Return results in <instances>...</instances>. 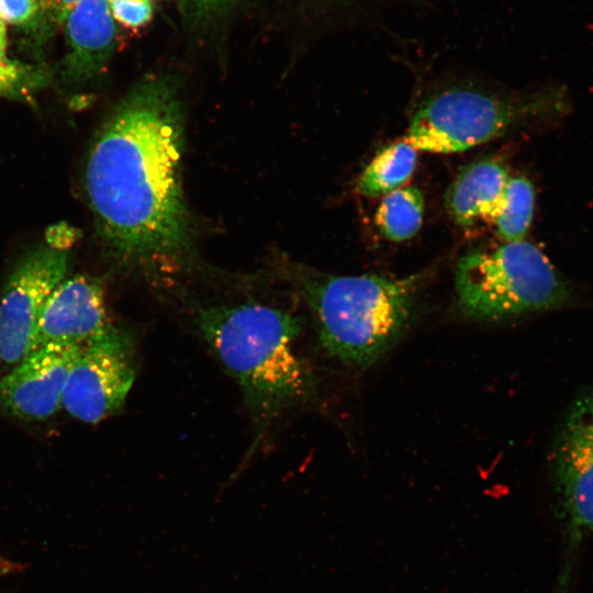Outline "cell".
<instances>
[{"mask_svg": "<svg viewBox=\"0 0 593 593\" xmlns=\"http://www.w3.org/2000/svg\"><path fill=\"white\" fill-rule=\"evenodd\" d=\"M182 110L175 87L148 79L99 130L85 183L99 233L121 262L176 268L191 253L181 186Z\"/></svg>", "mask_w": 593, "mask_h": 593, "instance_id": "obj_1", "label": "cell"}, {"mask_svg": "<svg viewBox=\"0 0 593 593\" xmlns=\"http://www.w3.org/2000/svg\"><path fill=\"white\" fill-rule=\"evenodd\" d=\"M195 323L238 382L257 438L313 392V373L294 350L302 328L298 316L260 303H243L203 307Z\"/></svg>", "mask_w": 593, "mask_h": 593, "instance_id": "obj_2", "label": "cell"}, {"mask_svg": "<svg viewBox=\"0 0 593 593\" xmlns=\"http://www.w3.org/2000/svg\"><path fill=\"white\" fill-rule=\"evenodd\" d=\"M314 318L322 346L333 358L363 368L400 338L414 304L411 279L337 276L293 267Z\"/></svg>", "mask_w": 593, "mask_h": 593, "instance_id": "obj_3", "label": "cell"}, {"mask_svg": "<svg viewBox=\"0 0 593 593\" xmlns=\"http://www.w3.org/2000/svg\"><path fill=\"white\" fill-rule=\"evenodd\" d=\"M455 286L459 310L478 321L557 311L573 302L572 290L547 256L525 239L462 256Z\"/></svg>", "mask_w": 593, "mask_h": 593, "instance_id": "obj_4", "label": "cell"}, {"mask_svg": "<svg viewBox=\"0 0 593 593\" xmlns=\"http://www.w3.org/2000/svg\"><path fill=\"white\" fill-rule=\"evenodd\" d=\"M549 468L567 540L559 582L562 590L575 551L593 535V384L580 391L563 412L551 445Z\"/></svg>", "mask_w": 593, "mask_h": 593, "instance_id": "obj_5", "label": "cell"}, {"mask_svg": "<svg viewBox=\"0 0 593 593\" xmlns=\"http://www.w3.org/2000/svg\"><path fill=\"white\" fill-rule=\"evenodd\" d=\"M532 110L528 101L471 89L447 90L421 104L404 138L417 150L459 153L505 134Z\"/></svg>", "mask_w": 593, "mask_h": 593, "instance_id": "obj_6", "label": "cell"}, {"mask_svg": "<svg viewBox=\"0 0 593 593\" xmlns=\"http://www.w3.org/2000/svg\"><path fill=\"white\" fill-rule=\"evenodd\" d=\"M135 377L132 338L111 324L82 345L67 377L61 407L76 419L99 423L122 409Z\"/></svg>", "mask_w": 593, "mask_h": 593, "instance_id": "obj_7", "label": "cell"}, {"mask_svg": "<svg viewBox=\"0 0 593 593\" xmlns=\"http://www.w3.org/2000/svg\"><path fill=\"white\" fill-rule=\"evenodd\" d=\"M67 267V249L48 243L13 269L0 300V365L12 368L35 349L43 307Z\"/></svg>", "mask_w": 593, "mask_h": 593, "instance_id": "obj_8", "label": "cell"}, {"mask_svg": "<svg viewBox=\"0 0 593 593\" xmlns=\"http://www.w3.org/2000/svg\"><path fill=\"white\" fill-rule=\"evenodd\" d=\"M81 349L82 345H46L13 366L0 378V414L24 422L54 416Z\"/></svg>", "mask_w": 593, "mask_h": 593, "instance_id": "obj_9", "label": "cell"}, {"mask_svg": "<svg viewBox=\"0 0 593 593\" xmlns=\"http://www.w3.org/2000/svg\"><path fill=\"white\" fill-rule=\"evenodd\" d=\"M111 324L101 281L77 275L64 279L48 296L38 321L35 349L83 345Z\"/></svg>", "mask_w": 593, "mask_h": 593, "instance_id": "obj_10", "label": "cell"}, {"mask_svg": "<svg viewBox=\"0 0 593 593\" xmlns=\"http://www.w3.org/2000/svg\"><path fill=\"white\" fill-rule=\"evenodd\" d=\"M110 0H82L66 18L70 46L67 74L87 80L103 68L114 46V24Z\"/></svg>", "mask_w": 593, "mask_h": 593, "instance_id": "obj_11", "label": "cell"}, {"mask_svg": "<svg viewBox=\"0 0 593 593\" xmlns=\"http://www.w3.org/2000/svg\"><path fill=\"white\" fill-rule=\"evenodd\" d=\"M510 179L506 167L492 158L465 167L446 192V209L461 226L490 221Z\"/></svg>", "mask_w": 593, "mask_h": 593, "instance_id": "obj_12", "label": "cell"}, {"mask_svg": "<svg viewBox=\"0 0 593 593\" xmlns=\"http://www.w3.org/2000/svg\"><path fill=\"white\" fill-rule=\"evenodd\" d=\"M417 148L405 138L383 147L362 171L357 190L366 197L384 195L406 182L414 172Z\"/></svg>", "mask_w": 593, "mask_h": 593, "instance_id": "obj_13", "label": "cell"}, {"mask_svg": "<svg viewBox=\"0 0 593 593\" xmlns=\"http://www.w3.org/2000/svg\"><path fill=\"white\" fill-rule=\"evenodd\" d=\"M423 215V193L416 187H400L383 195L374 221L387 239L403 242L417 234Z\"/></svg>", "mask_w": 593, "mask_h": 593, "instance_id": "obj_14", "label": "cell"}, {"mask_svg": "<svg viewBox=\"0 0 593 593\" xmlns=\"http://www.w3.org/2000/svg\"><path fill=\"white\" fill-rule=\"evenodd\" d=\"M535 206V189L525 177H510L490 222L504 242L524 240Z\"/></svg>", "mask_w": 593, "mask_h": 593, "instance_id": "obj_15", "label": "cell"}, {"mask_svg": "<svg viewBox=\"0 0 593 593\" xmlns=\"http://www.w3.org/2000/svg\"><path fill=\"white\" fill-rule=\"evenodd\" d=\"M47 81V74L42 70L0 58V97L30 101Z\"/></svg>", "mask_w": 593, "mask_h": 593, "instance_id": "obj_16", "label": "cell"}, {"mask_svg": "<svg viewBox=\"0 0 593 593\" xmlns=\"http://www.w3.org/2000/svg\"><path fill=\"white\" fill-rule=\"evenodd\" d=\"M109 7L112 18L130 31L144 29L153 18L150 0H110Z\"/></svg>", "mask_w": 593, "mask_h": 593, "instance_id": "obj_17", "label": "cell"}, {"mask_svg": "<svg viewBox=\"0 0 593 593\" xmlns=\"http://www.w3.org/2000/svg\"><path fill=\"white\" fill-rule=\"evenodd\" d=\"M37 0H0V20L9 24H25L37 14Z\"/></svg>", "mask_w": 593, "mask_h": 593, "instance_id": "obj_18", "label": "cell"}, {"mask_svg": "<svg viewBox=\"0 0 593 593\" xmlns=\"http://www.w3.org/2000/svg\"><path fill=\"white\" fill-rule=\"evenodd\" d=\"M82 0H42V4L59 22H65L68 14Z\"/></svg>", "mask_w": 593, "mask_h": 593, "instance_id": "obj_19", "label": "cell"}, {"mask_svg": "<svg viewBox=\"0 0 593 593\" xmlns=\"http://www.w3.org/2000/svg\"><path fill=\"white\" fill-rule=\"evenodd\" d=\"M7 30L4 23L0 20V58L5 57Z\"/></svg>", "mask_w": 593, "mask_h": 593, "instance_id": "obj_20", "label": "cell"}, {"mask_svg": "<svg viewBox=\"0 0 593 593\" xmlns=\"http://www.w3.org/2000/svg\"><path fill=\"white\" fill-rule=\"evenodd\" d=\"M194 1L201 4H214V3L220 2L221 0H194Z\"/></svg>", "mask_w": 593, "mask_h": 593, "instance_id": "obj_21", "label": "cell"}]
</instances>
